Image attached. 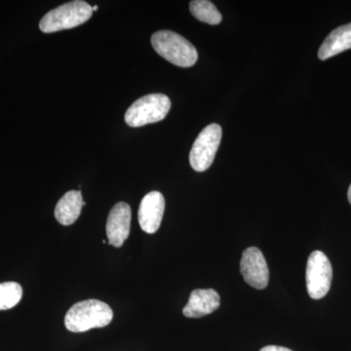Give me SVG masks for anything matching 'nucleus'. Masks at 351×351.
<instances>
[{
    "label": "nucleus",
    "mask_w": 351,
    "mask_h": 351,
    "mask_svg": "<svg viewBox=\"0 0 351 351\" xmlns=\"http://www.w3.org/2000/svg\"><path fill=\"white\" fill-rule=\"evenodd\" d=\"M112 318V309L106 302L87 300L73 304L69 309L64 317V325L69 331L82 332L108 326Z\"/></svg>",
    "instance_id": "1"
},
{
    "label": "nucleus",
    "mask_w": 351,
    "mask_h": 351,
    "mask_svg": "<svg viewBox=\"0 0 351 351\" xmlns=\"http://www.w3.org/2000/svg\"><path fill=\"white\" fill-rule=\"evenodd\" d=\"M152 45L157 54L181 68H191L197 62L195 46L174 32L159 31L152 34Z\"/></svg>",
    "instance_id": "2"
},
{
    "label": "nucleus",
    "mask_w": 351,
    "mask_h": 351,
    "mask_svg": "<svg viewBox=\"0 0 351 351\" xmlns=\"http://www.w3.org/2000/svg\"><path fill=\"white\" fill-rule=\"evenodd\" d=\"M93 9L82 0L68 2L49 11L39 23V29L45 34L73 29L91 18Z\"/></svg>",
    "instance_id": "3"
},
{
    "label": "nucleus",
    "mask_w": 351,
    "mask_h": 351,
    "mask_svg": "<svg viewBox=\"0 0 351 351\" xmlns=\"http://www.w3.org/2000/svg\"><path fill=\"white\" fill-rule=\"evenodd\" d=\"M171 108V101L164 94H149L132 104L125 113V122L137 128L156 123L165 119Z\"/></svg>",
    "instance_id": "4"
},
{
    "label": "nucleus",
    "mask_w": 351,
    "mask_h": 351,
    "mask_svg": "<svg viewBox=\"0 0 351 351\" xmlns=\"http://www.w3.org/2000/svg\"><path fill=\"white\" fill-rule=\"evenodd\" d=\"M221 127L210 124L200 132L189 154V163L196 172H204L213 164L221 143Z\"/></svg>",
    "instance_id": "5"
},
{
    "label": "nucleus",
    "mask_w": 351,
    "mask_h": 351,
    "mask_svg": "<svg viewBox=\"0 0 351 351\" xmlns=\"http://www.w3.org/2000/svg\"><path fill=\"white\" fill-rule=\"evenodd\" d=\"M332 269L323 252L314 251L307 260L306 280L307 292L313 300H320L331 288Z\"/></svg>",
    "instance_id": "6"
},
{
    "label": "nucleus",
    "mask_w": 351,
    "mask_h": 351,
    "mask_svg": "<svg viewBox=\"0 0 351 351\" xmlns=\"http://www.w3.org/2000/svg\"><path fill=\"white\" fill-rule=\"evenodd\" d=\"M240 271L247 284L258 290L267 288L269 280V270L262 251L257 247H250L242 254Z\"/></svg>",
    "instance_id": "7"
},
{
    "label": "nucleus",
    "mask_w": 351,
    "mask_h": 351,
    "mask_svg": "<svg viewBox=\"0 0 351 351\" xmlns=\"http://www.w3.org/2000/svg\"><path fill=\"white\" fill-rule=\"evenodd\" d=\"M164 211L165 199L159 191H152L141 201L138 207V219L141 228L145 232L156 233L160 228Z\"/></svg>",
    "instance_id": "8"
},
{
    "label": "nucleus",
    "mask_w": 351,
    "mask_h": 351,
    "mask_svg": "<svg viewBox=\"0 0 351 351\" xmlns=\"http://www.w3.org/2000/svg\"><path fill=\"white\" fill-rule=\"evenodd\" d=\"M131 208L125 202H119L112 207L107 221L108 243L121 247L130 234Z\"/></svg>",
    "instance_id": "9"
},
{
    "label": "nucleus",
    "mask_w": 351,
    "mask_h": 351,
    "mask_svg": "<svg viewBox=\"0 0 351 351\" xmlns=\"http://www.w3.org/2000/svg\"><path fill=\"white\" fill-rule=\"evenodd\" d=\"M221 299L214 289H196L189 297L188 304L182 309L186 317L200 318L213 313L219 308Z\"/></svg>",
    "instance_id": "10"
},
{
    "label": "nucleus",
    "mask_w": 351,
    "mask_h": 351,
    "mask_svg": "<svg viewBox=\"0 0 351 351\" xmlns=\"http://www.w3.org/2000/svg\"><path fill=\"white\" fill-rule=\"evenodd\" d=\"M351 49V23L337 27L327 36L318 51L322 61Z\"/></svg>",
    "instance_id": "11"
},
{
    "label": "nucleus",
    "mask_w": 351,
    "mask_h": 351,
    "mask_svg": "<svg viewBox=\"0 0 351 351\" xmlns=\"http://www.w3.org/2000/svg\"><path fill=\"white\" fill-rule=\"evenodd\" d=\"M82 193L80 191H68L57 203L55 218L61 225L71 226L80 218L83 207Z\"/></svg>",
    "instance_id": "12"
},
{
    "label": "nucleus",
    "mask_w": 351,
    "mask_h": 351,
    "mask_svg": "<svg viewBox=\"0 0 351 351\" xmlns=\"http://www.w3.org/2000/svg\"><path fill=\"white\" fill-rule=\"evenodd\" d=\"M189 10L200 22L209 25H219L221 22V14L211 1L193 0L189 3Z\"/></svg>",
    "instance_id": "13"
},
{
    "label": "nucleus",
    "mask_w": 351,
    "mask_h": 351,
    "mask_svg": "<svg viewBox=\"0 0 351 351\" xmlns=\"http://www.w3.org/2000/svg\"><path fill=\"white\" fill-rule=\"evenodd\" d=\"M23 297L22 286L17 282L0 284V311H7L19 304Z\"/></svg>",
    "instance_id": "14"
},
{
    "label": "nucleus",
    "mask_w": 351,
    "mask_h": 351,
    "mask_svg": "<svg viewBox=\"0 0 351 351\" xmlns=\"http://www.w3.org/2000/svg\"><path fill=\"white\" fill-rule=\"evenodd\" d=\"M260 351H293L289 350L287 348H283V346H267L263 348Z\"/></svg>",
    "instance_id": "15"
},
{
    "label": "nucleus",
    "mask_w": 351,
    "mask_h": 351,
    "mask_svg": "<svg viewBox=\"0 0 351 351\" xmlns=\"http://www.w3.org/2000/svg\"><path fill=\"white\" fill-rule=\"evenodd\" d=\"M348 201H350V203L351 204V184L350 186V189H348Z\"/></svg>",
    "instance_id": "16"
},
{
    "label": "nucleus",
    "mask_w": 351,
    "mask_h": 351,
    "mask_svg": "<svg viewBox=\"0 0 351 351\" xmlns=\"http://www.w3.org/2000/svg\"><path fill=\"white\" fill-rule=\"evenodd\" d=\"M98 8H99L98 5H95V6L92 7V9H93V12H94V11L98 10Z\"/></svg>",
    "instance_id": "17"
}]
</instances>
